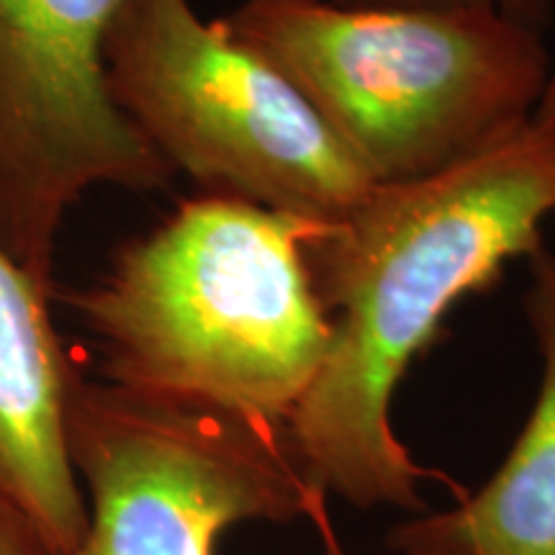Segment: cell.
I'll list each match as a JSON object with an SVG mask.
<instances>
[{
    "label": "cell",
    "instance_id": "obj_1",
    "mask_svg": "<svg viewBox=\"0 0 555 555\" xmlns=\"http://www.w3.org/2000/svg\"><path fill=\"white\" fill-rule=\"evenodd\" d=\"M555 219V121L532 116L466 163L373 185L307 245L327 311V358L288 420L309 476L343 502L425 512L427 478L391 422L393 393L457 301L545 247Z\"/></svg>",
    "mask_w": 555,
    "mask_h": 555
},
{
    "label": "cell",
    "instance_id": "obj_2",
    "mask_svg": "<svg viewBox=\"0 0 555 555\" xmlns=\"http://www.w3.org/2000/svg\"><path fill=\"white\" fill-rule=\"evenodd\" d=\"M324 227L217 193L178 204L67 296L99 378L288 425L332 339L307 260Z\"/></svg>",
    "mask_w": 555,
    "mask_h": 555
},
{
    "label": "cell",
    "instance_id": "obj_3",
    "mask_svg": "<svg viewBox=\"0 0 555 555\" xmlns=\"http://www.w3.org/2000/svg\"><path fill=\"white\" fill-rule=\"evenodd\" d=\"M219 24L309 101L376 185L455 168L535 116L545 31L483 5L240 0Z\"/></svg>",
    "mask_w": 555,
    "mask_h": 555
},
{
    "label": "cell",
    "instance_id": "obj_4",
    "mask_svg": "<svg viewBox=\"0 0 555 555\" xmlns=\"http://www.w3.org/2000/svg\"><path fill=\"white\" fill-rule=\"evenodd\" d=\"M103 62L116 108L204 193L335 224L376 185L294 82L193 0H129Z\"/></svg>",
    "mask_w": 555,
    "mask_h": 555
},
{
    "label": "cell",
    "instance_id": "obj_5",
    "mask_svg": "<svg viewBox=\"0 0 555 555\" xmlns=\"http://www.w3.org/2000/svg\"><path fill=\"white\" fill-rule=\"evenodd\" d=\"M67 450L88 496L69 555H217L229 527L307 519L327 494L286 422L139 397L82 373Z\"/></svg>",
    "mask_w": 555,
    "mask_h": 555
},
{
    "label": "cell",
    "instance_id": "obj_6",
    "mask_svg": "<svg viewBox=\"0 0 555 555\" xmlns=\"http://www.w3.org/2000/svg\"><path fill=\"white\" fill-rule=\"evenodd\" d=\"M129 0H0V242L54 288L60 234L95 189L176 172L116 108L106 39Z\"/></svg>",
    "mask_w": 555,
    "mask_h": 555
},
{
    "label": "cell",
    "instance_id": "obj_7",
    "mask_svg": "<svg viewBox=\"0 0 555 555\" xmlns=\"http://www.w3.org/2000/svg\"><path fill=\"white\" fill-rule=\"evenodd\" d=\"M52 296L0 242V499L47 553L69 555L88 527L67 450V401L80 371L54 327Z\"/></svg>",
    "mask_w": 555,
    "mask_h": 555
},
{
    "label": "cell",
    "instance_id": "obj_8",
    "mask_svg": "<svg viewBox=\"0 0 555 555\" xmlns=\"http://www.w3.org/2000/svg\"><path fill=\"white\" fill-rule=\"evenodd\" d=\"M522 309L540 356L535 404L476 494L388 530L397 555H555V249L527 260Z\"/></svg>",
    "mask_w": 555,
    "mask_h": 555
},
{
    "label": "cell",
    "instance_id": "obj_9",
    "mask_svg": "<svg viewBox=\"0 0 555 555\" xmlns=\"http://www.w3.org/2000/svg\"><path fill=\"white\" fill-rule=\"evenodd\" d=\"M350 5H483L509 13L525 24L547 31L553 21V0H335Z\"/></svg>",
    "mask_w": 555,
    "mask_h": 555
},
{
    "label": "cell",
    "instance_id": "obj_10",
    "mask_svg": "<svg viewBox=\"0 0 555 555\" xmlns=\"http://www.w3.org/2000/svg\"><path fill=\"white\" fill-rule=\"evenodd\" d=\"M0 555H50L31 525L0 499Z\"/></svg>",
    "mask_w": 555,
    "mask_h": 555
},
{
    "label": "cell",
    "instance_id": "obj_11",
    "mask_svg": "<svg viewBox=\"0 0 555 555\" xmlns=\"http://www.w3.org/2000/svg\"><path fill=\"white\" fill-rule=\"evenodd\" d=\"M307 522L314 525L317 535H319V543H322V555H350L345 551L343 540H339L337 530H335V522H332L330 517V506H327V494H322L314 502V506L309 509V517Z\"/></svg>",
    "mask_w": 555,
    "mask_h": 555
},
{
    "label": "cell",
    "instance_id": "obj_12",
    "mask_svg": "<svg viewBox=\"0 0 555 555\" xmlns=\"http://www.w3.org/2000/svg\"><path fill=\"white\" fill-rule=\"evenodd\" d=\"M535 119L555 121V60L551 67V78H547L545 93H543V99H540V106L535 111Z\"/></svg>",
    "mask_w": 555,
    "mask_h": 555
}]
</instances>
